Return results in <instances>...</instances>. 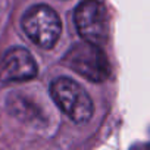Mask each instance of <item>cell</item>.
<instances>
[{"instance_id":"obj_1","label":"cell","mask_w":150,"mask_h":150,"mask_svg":"<svg viewBox=\"0 0 150 150\" xmlns=\"http://www.w3.org/2000/svg\"><path fill=\"white\" fill-rule=\"evenodd\" d=\"M49 93L57 108L75 124H86L91 119L94 112L93 100L74 80L68 77L56 78L52 81Z\"/></svg>"},{"instance_id":"obj_2","label":"cell","mask_w":150,"mask_h":150,"mask_svg":"<svg viewBox=\"0 0 150 150\" xmlns=\"http://www.w3.org/2000/svg\"><path fill=\"white\" fill-rule=\"evenodd\" d=\"M74 72L93 83H102L110 75V65L100 46L83 40L75 43L62 60Z\"/></svg>"},{"instance_id":"obj_3","label":"cell","mask_w":150,"mask_h":150,"mask_svg":"<svg viewBox=\"0 0 150 150\" xmlns=\"http://www.w3.org/2000/svg\"><path fill=\"white\" fill-rule=\"evenodd\" d=\"M25 35L41 49H52L62 33L59 15L47 5H35L30 8L21 21Z\"/></svg>"},{"instance_id":"obj_4","label":"cell","mask_w":150,"mask_h":150,"mask_svg":"<svg viewBox=\"0 0 150 150\" xmlns=\"http://www.w3.org/2000/svg\"><path fill=\"white\" fill-rule=\"evenodd\" d=\"M74 24L83 40L97 46L108 41V13L99 0H83L75 8Z\"/></svg>"},{"instance_id":"obj_5","label":"cell","mask_w":150,"mask_h":150,"mask_svg":"<svg viewBox=\"0 0 150 150\" xmlns=\"http://www.w3.org/2000/svg\"><path fill=\"white\" fill-rule=\"evenodd\" d=\"M37 62L24 47H12L0 57V81L19 83L37 77Z\"/></svg>"}]
</instances>
